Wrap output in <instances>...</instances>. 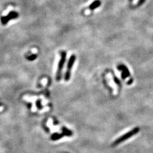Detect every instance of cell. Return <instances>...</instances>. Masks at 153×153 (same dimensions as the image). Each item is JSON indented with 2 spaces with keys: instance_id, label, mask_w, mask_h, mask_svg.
<instances>
[{
  "instance_id": "1",
  "label": "cell",
  "mask_w": 153,
  "mask_h": 153,
  "mask_svg": "<svg viewBox=\"0 0 153 153\" xmlns=\"http://www.w3.org/2000/svg\"><path fill=\"white\" fill-rule=\"evenodd\" d=\"M139 131H140V129L138 128H134L132 130H130L128 133H125L124 134H123L121 137H120L119 138L116 139L115 141V142L113 143V145L114 146L118 145L119 144L124 142L126 140H128L130 138H131L132 137H133V136L137 134L139 132Z\"/></svg>"
},
{
  "instance_id": "2",
  "label": "cell",
  "mask_w": 153,
  "mask_h": 153,
  "mask_svg": "<svg viewBox=\"0 0 153 153\" xmlns=\"http://www.w3.org/2000/svg\"><path fill=\"white\" fill-rule=\"evenodd\" d=\"M66 53L65 52H62L61 54V59L59 62L58 68L56 73V80L57 81H60L61 80V75H62V71L63 67L64 66V63L66 61Z\"/></svg>"
},
{
  "instance_id": "3",
  "label": "cell",
  "mask_w": 153,
  "mask_h": 153,
  "mask_svg": "<svg viewBox=\"0 0 153 153\" xmlns=\"http://www.w3.org/2000/svg\"><path fill=\"white\" fill-rule=\"evenodd\" d=\"M75 59H76V57H75V56L73 55L70 56L69 61L67 62V69H66V73H65V80L66 81H67L69 80L70 79V74H71V69L74 65V63L75 62Z\"/></svg>"
},
{
  "instance_id": "4",
  "label": "cell",
  "mask_w": 153,
  "mask_h": 153,
  "mask_svg": "<svg viewBox=\"0 0 153 153\" xmlns=\"http://www.w3.org/2000/svg\"><path fill=\"white\" fill-rule=\"evenodd\" d=\"M18 16H19V14L16 11H11L7 15L1 17V23L3 25H6L8 23L9 21H11V19H16Z\"/></svg>"
},
{
  "instance_id": "5",
  "label": "cell",
  "mask_w": 153,
  "mask_h": 153,
  "mask_svg": "<svg viewBox=\"0 0 153 153\" xmlns=\"http://www.w3.org/2000/svg\"><path fill=\"white\" fill-rule=\"evenodd\" d=\"M100 5H101V2L100 0L94 1L89 6V9L92 10H93L98 8V7H99L100 6Z\"/></svg>"
},
{
  "instance_id": "6",
  "label": "cell",
  "mask_w": 153,
  "mask_h": 153,
  "mask_svg": "<svg viewBox=\"0 0 153 153\" xmlns=\"http://www.w3.org/2000/svg\"><path fill=\"white\" fill-rule=\"evenodd\" d=\"M145 0H140L138 2V5H141V3H142Z\"/></svg>"
},
{
  "instance_id": "7",
  "label": "cell",
  "mask_w": 153,
  "mask_h": 153,
  "mask_svg": "<svg viewBox=\"0 0 153 153\" xmlns=\"http://www.w3.org/2000/svg\"><path fill=\"white\" fill-rule=\"evenodd\" d=\"M35 57H36V55H32V56H31L29 58L31 59L30 60H31V59H35Z\"/></svg>"
},
{
  "instance_id": "8",
  "label": "cell",
  "mask_w": 153,
  "mask_h": 153,
  "mask_svg": "<svg viewBox=\"0 0 153 153\" xmlns=\"http://www.w3.org/2000/svg\"><path fill=\"white\" fill-rule=\"evenodd\" d=\"M129 1H130V2H132V1H133V0H129Z\"/></svg>"
}]
</instances>
